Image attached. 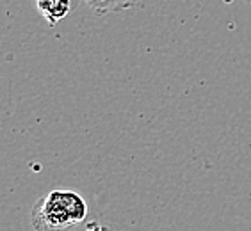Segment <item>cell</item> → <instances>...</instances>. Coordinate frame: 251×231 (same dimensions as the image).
Masks as SVG:
<instances>
[{
    "label": "cell",
    "mask_w": 251,
    "mask_h": 231,
    "mask_svg": "<svg viewBox=\"0 0 251 231\" xmlns=\"http://www.w3.org/2000/svg\"><path fill=\"white\" fill-rule=\"evenodd\" d=\"M244 2H248V4H251V0H244Z\"/></svg>",
    "instance_id": "obj_5"
},
{
    "label": "cell",
    "mask_w": 251,
    "mask_h": 231,
    "mask_svg": "<svg viewBox=\"0 0 251 231\" xmlns=\"http://www.w3.org/2000/svg\"><path fill=\"white\" fill-rule=\"evenodd\" d=\"M34 2L38 5V11L41 13L45 22L49 23V27H55L72 11L73 0H34Z\"/></svg>",
    "instance_id": "obj_2"
},
{
    "label": "cell",
    "mask_w": 251,
    "mask_h": 231,
    "mask_svg": "<svg viewBox=\"0 0 251 231\" xmlns=\"http://www.w3.org/2000/svg\"><path fill=\"white\" fill-rule=\"evenodd\" d=\"M95 15H109L120 11L134 9L143 4V0H82Z\"/></svg>",
    "instance_id": "obj_3"
},
{
    "label": "cell",
    "mask_w": 251,
    "mask_h": 231,
    "mask_svg": "<svg viewBox=\"0 0 251 231\" xmlns=\"http://www.w3.org/2000/svg\"><path fill=\"white\" fill-rule=\"evenodd\" d=\"M84 231H105V230H103L98 222H91V224H87V228Z\"/></svg>",
    "instance_id": "obj_4"
},
{
    "label": "cell",
    "mask_w": 251,
    "mask_h": 231,
    "mask_svg": "<svg viewBox=\"0 0 251 231\" xmlns=\"http://www.w3.org/2000/svg\"><path fill=\"white\" fill-rule=\"evenodd\" d=\"M87 219V203L73 190H52L34 203V231H73Z\"/></svg>",
    "instance_id": "obj_1"
}]
</instances>
